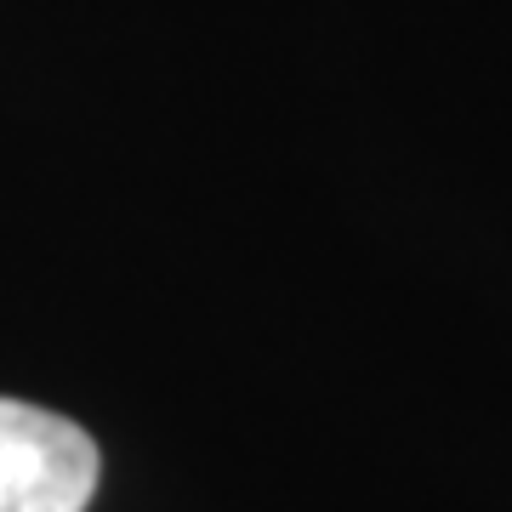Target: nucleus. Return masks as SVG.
<instances>
[{
	"mask_svg": "<svg viewBox=\"0 0 512 512\" xmlns=\"http://www.w3.org/2000/svg\"><path fill=\"white\" fill-rule=\"evenodd\" d=\"M97 495V444L69 416L0 399V512H86Z\"/></svg>",
	"mask_w": 512,
	"mask_h": 512,
	"instance_id": "f257e3e1",
	"label": "nucleus"
}]
</instances>
